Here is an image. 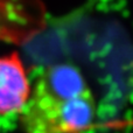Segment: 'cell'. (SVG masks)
<instances>
[{
  "label": "cell",
  "instance_id": "6da1fadb",
  "mask_svg": "<svg viewBox=\"0 0 133 133\" xmlns=\"http://www.w3.org/2000/svg\"><path fill=\"white\" fill-rule=\"evenodd\" d=\"M96 112L94 92L79 69L56 64L37 76L19 120L23 133H88Z\"/></svg>",
  "mask_w": 133,
  "mask_h": 133
},
{
  "label": "cell",
  "instance_id": "7a4b0ae2",
  "mask_svg": "<svg viewBox=\"0 0 133 133\" xmlns=\"http://www.w3.org/2000/svg\"><path fill=\"white\" fill-rule=\"evenodd\" d=\"M30 94L32 84L20 55H0V116L20 113Z\"/></svg>",
  "mask_w": 133,
  "mask_h": 133
}]
</instances>
